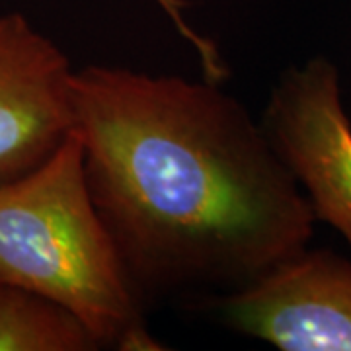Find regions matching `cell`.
I'll return each instance as SVG.
<instances>
[{
  "label": "cell",
  "mask_w": 351,
  "mask_h": 351,
  "mask_svg": "<svg viewBox=\"0 0 351 351\" xmlns=\"http://www.w3.org/2000/svg\"><path fill=\"white\" fill-rule=\"evenodd\" d=\"M73 108L90 195L143 299L223 297L308 248L311 203L221 82L88 64Z\"/></svg>",
  "instance_id": "6da1fadb"
},
{
  "label": "cell",
  "mask_w": 351,
  "mask_h": 351,
  "mask_svg": "<svg viewBox=\"0 0 351 351\" xmlns=\"http://www.w3.org/2000/svg\"><path fill=\"white\" fill-rule=\"evenodd\" d=\"M0 281L59 302L100 348H156L145 299L92 201L75 131L34 172L0 186Z\"/></svg>",
  "instance_id": "7a4b0ae2"
},
{
  "label": "cell",
  "mask_w": 351,
  "mask_h": 351,
  "mask_svg": "<svg viewBox=\"0 0 351 351\" xmlns=\"http://www.w3.org/2000/svg\"><path fill=\"white\" fill-rule=\"evenodd\" d=\"M260 123L316 221L336 228L351 250V121L338 69L324 57L289 66L271 88Z\"/></svg>",
  "instance_id": "3957f363"
},
{
  "label": "cell",
  "mask_w": 351,
  "mask_h": 351,
  "mask_svg": "<svg viewBox=\"0 0 351 351\" xmlns=\"http://www.w3.org/2000/svg\"><path fill=\"white\" fill-rule=\"evenodd\" d=\"M221 314L234 330L281 351H351V262L306 248L223 295Z\"/></svg>",
  "instance_id": "277c9868"
},
{
  "label": "cell",
  "mask_w": 351,
  "mask_h": 351,
  "mask_svg": "<svg viewBox=\"0 0 351 351\" xmlns=\"http://www.w3.org/2000/svg\"><path fill=\"white\" fill-rule=\"evenodd\" d=\"M75 73L24 14H0V186L34 172L75 131Z\"/></svg>",
  "instance_id": "5b68a950"
},
{
  "label": "cell",
  "mask_w": 351,
  "mask_h": 351,
  "mask_svg": "<svg viewBox=\"0 0 351 351\" xmlns=\"http://www.w3.org/2000/svg\"><path fill=\"white\" fill-rule=\"evenodd\" d=\"M100 350L75 314L34 291L0 281V351Z\"/></svg>",
  "instance_id": "8992f818"
},
{
  "label": "cell",
  "mask_w": 351,
  "mask_h": 351,
  "mask_svg": "<svg viewBox=\"0 0 351 351\" xmlns=\"http://www.w3.org/2000/svg\"><path fill=\"white\" fill-rule=\"evenodd\" d=\"M164 12L170 16L172 24L176 25V29L188 39L189 43L193 45V49L199 53L201 61H203V73L205 76H211V78H221V76L226 75V66L219 55V51L215 47L213 43L209 39H205L199 34L193 32V27L188 24L186 20V14H184V8H186V2L184 0H154Z\"/></svg>",
  "instance_id": "52a82bcc"
}]
</instances>
